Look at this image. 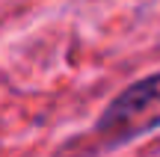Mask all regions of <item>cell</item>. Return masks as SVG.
Instances as JSON below:
<instances>
[{"label": "cell", "instance_id": "obj_1", "mask_svg": "<svg viewBox=\"0 0 160 157\" xmlns=\"http://www.w3.org/2000/svg\"><path fill=\"white\" fill-rule=\"evenodd\" d=\"M154 128H160V74H148L101 113L89 140L95 148H119Z\"/></svg>", "mask_w": 160, "mask_h": 157}]
</instances>
